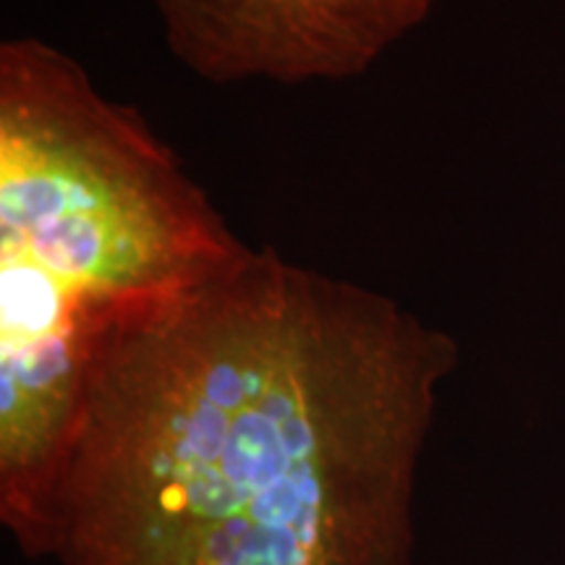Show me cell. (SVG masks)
<instances>
[{
  "instance_id": "7a4b0ae2",
  "label": "cell",
  "mask_w": 565,
  "mask_h": 565,
  "mask_svg": "<svg viewBox=\"0 0 565 565\" xmlns=\"http://www.w3.org/2000/svg\"><path fill=\"white\" fill-rule=\"evenodd\" d=\"M246 252L137 110L47 42L0 45V519L24 555L105 338Z\"/></svg>"
},
{
  "instance_id": "3957f363",
  "label": "cell",
  "mask_w": 565,
  "mask_h": 565,
  "mask_svg": "<svg viewBox=\"0 0 565 565\" xmlns=\"http://www.w3.org/2000/svg\"><path fill=\"white\" fill-rule=\"evenodd\" d=\"M437 0H154L175 58L202 79L341 82L364 74Z\"/></svg>"
},
{
  "instance_id": "6da1fadb",
  "label": "cell",
  "mask_w": 565,
  "mask_h": 565,
  "mask_svg": "<svg viewBox=\"0 0 565 565\" xmlns=\"http://www.w3.org/2000/svg\"><path fill=\"white\" fill-rule=\"evenodd\" d=\"M445 330L249 249L105 338L42 513L61 565H414Z\"/></svg>"
}]
</instances>
